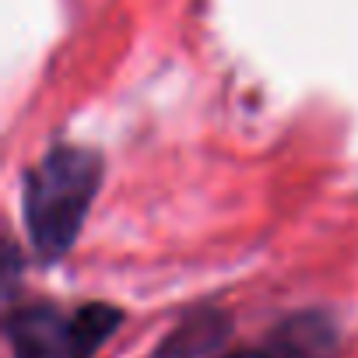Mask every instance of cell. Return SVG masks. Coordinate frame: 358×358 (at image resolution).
<instances>
[{
	"mask_svg": "<svg viewBox=\"0 0 358 358\" xmlns=\"http://www.w3.org/2000/svg\"><path fill=\"white\" fill-rule=\"evenodd\" d=\"M102 179V162L88 148H57L25 183V218L39 257L57 260L71 250Z\"/></svg>",
	"mask_w": 358,
	"mask_h": 358,
	"instance_id": "cell-1",
	"label": "cell"
},
{
	"mask_svg": "<svg viewBox=\"0 0 358 358\" xmlns=\"http://www.w3.org/2000/svg\"><path fill=\"white\" fill-rule=\"evenodd\" d=\"M11 344L18 358H74L71 320L53 306H29L8 323Z\"/></svg>",
	"mask_w": 358,
	"mask_h": 358,
	"instance_id": "cell-2",
	"label": "cell"
},
{
	"mask_svg": "<svg viewBox=\"0 0 358 358\" xmlns=\"http://www.w3.org/2000/svg\"><path fill=\"white\" fill-rule=\"evenodd\" d=\"M274 348H278V358H330L337 348V334L323 316L302 313V316H292L285 327H278Z\"/></svg>",
	"mask_w": 358,
	"mask_h": 358,
	"instance_id": "cell-3",
	"label": "cell"
},
{
	"mask_svg": "<svg viewBox=\"0 0 358 358\" xmlns=\"http://www.w3.org/2000/svg\"><path fill=\"white\" fill-rule=\"evenodd\" d=\"M229 330V320L218 316V313H204V316H194L179 327L158 351V358H201L208 355Z\"/></svg>",
	"mask_w": 358,
	"mask_h": 358,
	"instance_id": "cell-4",
	"label": "cell"
},
{
	"mask_svg": "<svg viewBox=\"0 0 358 358\" xmlns=\"http://www.w3.org/2000/svg\"><path fill=\"white\" fill-rule=\"evenodd\" d=\"M120 327V309L92 302L85 309H78L71 316V344H74V358H92L95 348Z\"/></svg>",
	"mask_w": 358,
	"mask_h": 358,
	"instance_id": "cell-5",
	"label": "cell"
},
{
	"mask_svg": "<svg viewBox=\"0 0 358 358\" xmlns=\"http://www.w3.org/2000/svg\"><path fill=\"white\" fill-rule=\"evenodd\" d=\"M225 358H271V355H264V351H232Z\"/></svg>",
	"mask_w": 358,
	"mask_h": 358,
	"instance_id": "cell-6",
	"label": "cell"
}]
</instances>
